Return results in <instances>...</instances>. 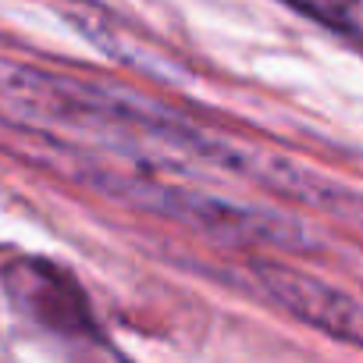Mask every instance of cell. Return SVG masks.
<instances>
[{"instance_id": "6da1fadb", "label": "cell", "mask_w": 363, "mask_h": 363, "mask_svg": "<svg viewBox=\"0 0 363 363\" xmlns=\"http://www.w3.org/2000/svg\"><path fill=\"white\" fill-rule=\"evenodd\" d=\"M18 89L29 96V104L47 111L54 121L104 135L121 153H139L164 164H193L200 171L253 182V186L274 189L281 196H292L320 211L359 207L349 196V189L303 167L299 160L267 153L260 146H242L139 93L111 89V86L82 82V79H61V75H26Z\"/></svg>"}, {"instance_id": "7a4b0ae2", "label": "cell", "mask_w": 363, "mask_h": 363, "mask_svg": "<svg viewBox=\"0 0 363 363\" xmlns=\"http://www.w3.org/2000/svg\"><path fill=\"white\" fill-rule=\"evenodd\" d=\"M100 186L128 207L178 221L225 246L292 250L306 242V232L281 214H271L264 207H246L235 200H221V196H207V193H193V189L171 186V182H160L153 174H125V171L111 174L107 171L100 174Z\"/></svg>"}, {"instance_id": "3957f363", "label": "cell", "mask_w": 363, "mask_h": 363, "mask_svg": "<svg viewBox=\"0 0 363 363\" xmlns=\"http://www.w3.org/2000/svg\"><path fill=\"white\" fill-rule=\"evenodd\" d=\"M253 274L260 292L274 306H281L306 328L363 352V303L356 296L313 274H303L289 264H257Z\"/></svg>"}, {"instance_id": "277c9868", "label": "cell", "mask_w": 363, "mask_h": 363, "mask_svg": "<svg viewBox=\"0 0 363 363\" xmlns=\"http://www.w3.org/2000/svg\"><path fill=\"white\" fill-rule=\"evenodd\" d=\"M4 285L22 303V310H29L40 324H47L61 335H89L93 331V317H89L82 289L57 267H50L43 260H18L4 271Z\"/></svg>"}, {"instance_id": "5b68a950", "label": "cell", "mask_w": 363, "mask_h": 363, "mask_svg": "<svg viewBox=\"0 0 363 363\" xmlns=\"http://www.w3.org/2000/svg\"><path fill=\"white\" fill-rule=\"evenodd\" d=\"M281 4L310 15L320 26H331L338 33H356V15H352V0H281Z\"/></svg>"}]
</instances>
